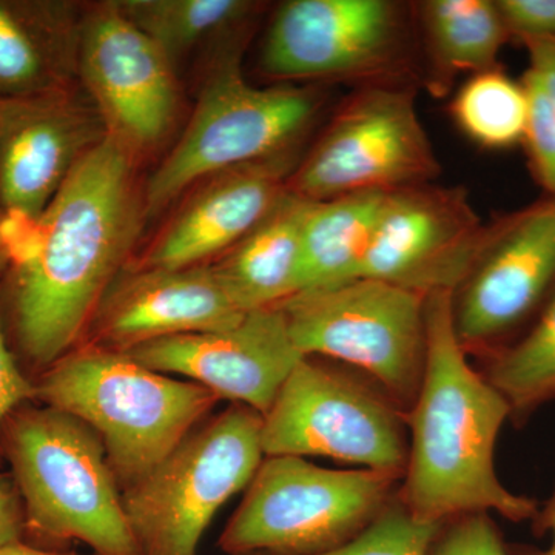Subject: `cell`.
<instances>
[{
  "label": "cell",
  "instance_id": "d6986e66",
  "mask_svg": "<svg viewBox=\"0 0 555 555\" xmlns=\"http://www.w3.org/2000/svg\"><path fill=\"white\" fill-rule=\"evenodd\" d=\"M79 30L68 3L0 0V100L69 89Z\"/></svg>",
  "mask_w": 555,
  "mask_h": 555
},
{
  "label": "cell",
  "instance_id": "7402d4cb",
  "mask_svg": "<svg viewBox=\"0 0 555 555\" xmlns=\"http://www.w3.org/2000/svg\"><path fill=\"white\" fill-rule=\"evenodd\" d=\"M389 193L366 190L313 201L302 230L298 294L357 278Z\"/></svg>",
  "mask_w": 555,
  "mask_h": 555
},
{
  "label": "cell",
  "instance_id": "f546056e",
  "mask_svg": "<svg viewBox=\"0 0 555 555\" xmlns=\"http://www.w3.org/2000/svg\"><path fill=\"white\" fill-rule=\"evenodd\" d=\"M35 400V379L28 378L17 363L0 308V429L16 409Z\"/></svg>",
  "mask_w": 555,
  "mask_h": 555
},
{
  "label": "cell",
  "instance_id": "ffe728a7",
  "mask_svg": "<svg viewBox=\"0 0 555 555\" xmlns=\"http://www.w3.org/2000/svg\"><path fill=\"white\" fill-rule=\"evenodd\" d=\"M312 203L287 189L238 244L211 262L243 312L275 308L298 294L302 230Z\"/></svg>",
  "mask_w": 555,
  "mask_h": 555
},
{
  "label": "cell",
  "instance_id": "e0dca14e",
  "mask_svg": "<svg viewBox=\"0 0 555 555\" xmlns=\"http://www.w3.org/2000/svg\"><path fill=\"white\" fill-rule=\"evenodd\" d=\"M210 264L119 275L91 321L93 345L127 352L155 339L224 331L243 320Z\"/></svg>",
  "mask_w": 555,
  "mask_h": 555
},
{
  "label": "cell",
  "instance_id": "5b68a950",
  "mask_svg": "<svg viewBox=\"0 0 555 555\" xmlns=\"http://www.w3.org/2000/svg\"><path fill=\"white\" fill-rule=\"evenodd\" d=\"M401 478L264 456L219 535L228 555H323L347 545L396 500Z\"/></svg>",
  "mask_w": 555,
  "mask_h": 555
},
{
  "label": "cell",
  "instance_id": "1f68e13d",
  "mask_svg": "<svg viewBox=\"0 0 555 555\" xmlns=\"http://www.w3.org/2000/svg\"><path fill=\"white\" fill-rule=\"evenodd\" d=\"M524 46L529 54L528 72L539 80L555 112V39L529 40Z\"/></svg>",
  "mask_w": 555,
  "mask_h": 555
},
{
  "label": "cell",
  "instance_id": "ba28073f",
  "mask_svg": "<svg viewBox=\"0 0 555 555\" xmlns=\"http://www.w3.org/2000/svg\"><path fill=\"white\" fill-rule=\"evenodd\" d=\"M262 415L233 403L192 434L144 480L122 491L141 555H196L218 511L264 460Z\"/></svg>",
  "mask_w": 555,
  "mask_h": 555
},
{
  "label": "cell",
  "instance_id": "d6a6232c",
  "mask_svg": "<svg viewBox=\"0 0 555 555\" xmlns=\"http://www.w3.org/2000/svg\"><path fill=\"white\" fill-rule=\"evenodd\" d=\"M532 532L535 537L551 535V543L546 547L525 545V543H507L511 555H555V488L553 494L543 505H539L534 518L531 520Z\"/></svg>",
  "mask_w": 555,
  "mask_h": 555
},
{
  "label": "cell",
  "instance_id": "5bb4252c",
  "mask_svg": "<svg viewBox=\"0 0 555 555\" xmlns=\"http://www.w3.org/2000/svg\"><path fill=\"white\" fill-rule=\"evenodd\" d=\"M488 229L465 189L425 184L396 190L357 278L422 295L454 294L476 262Z\"/></svg>",
  "mask_w": 555,
  "mask_h": 555
},
{
  "label": "cell",
  "instance_id": "4316f807",
  "mask_svg": "<svg viewBox=\"0 0 555 555\" xmlns=\"http://www.w3.org/2000/svg\"><path fill=\"white\" fill-rule=\"evenodd\" d=\"M524 83L529 102L524 144L537 181L555 196V112L532 73H525Z\"/></svg>",
  "mask_w": 555,
  "mask_h": 555
},
{
  "label": "cell",
  "instance_id": "cb8c5ba5",
  "mask_svg": "<svg viewBox=\"0 0 555 555\" xmlns=\"http://www.w3.org/2000/svg\"><path fill=\"white\" fill-rule=\"evenodd\" d=\"M528 109L524 80L517 82L500 68L470 76L451 102L459 129L489 150L511 149L524 142Z\"/></svg>",
  "mask_w": 555,
  "mask_h": 555
},
{
  "label": "cell",
  "instance_id": "4dcf8cb0",
  "mask_svg": "<svg viewBox=\"0 0 555 555\" xmlns=\"http://www.w3.org/2000/svg\"><path fill=\"white\" fill-rule=\"evenodd\" d=\"M25 537V516L16 485L0 476V550Z\"/></svg>",
  "mask_w": 555,
  "mask_h": 555
},
{
  "label": "cell",
  "instance_id": "ac0fdd59",
  "mask_svg": "<svg viewBox=\"0 0 555 555\" xmlns=\"http://www.w3.org/2000/svg\"><path fill=\"white\" fill-rule=\"evenodd\" d=\"M295 167L292 150L208 178L150 247L141 268H193L228 254L275 206Z\"/></svg>",
  "mask_w": 555,
  "mask_h": 555
},
{
  "label": "cell",
  "instance_id": "52a82bcc",
  "mask_svg": "<svg viewBox=\"0 0 555 555\" xmlns=\"http://www.w3.org/2000/svg\"><path fill=\"white\" fill-rule=\"evenodd\" d=\"M427 295L353 278L281 302L302 357L339 361L375 379L408 415L425 375Z\"/></svg>",
  "mask_w": 555,
  "mask_h": 555
},
{
  "label": "cell",
  "instance_id": "9c48e42d",
  "mask_svg": "<svg viewBox=\"0 0 555 555\" xmlns=\"http://www.w3.org/2000/svg\"><path fill=\"white\" fill-rule=\"evenodd\" d=\"M266 456H326L403 478L406 414L375 379L305 357L262 416Z\"/></svg>",
  "mask_w": 555,
  "mask_h": 555
},
{
  "label": "cell",
  "instance_id": "8992f818",
  "mask_svg": "<svg viewBox=\"0 0 555 555\" xmlns=\"http://www.w3.org/2000/svg\"><path fill=\"white\" fill-rule=\"evenodd\" d=\"M321 104L308 87L250 86L238 51H228L211 69L188 129L145 184V217L203 179L292 152Z\"/></svg>",
  "mask_w": 555,
  "mask_h": 555
},
{
  "label": "cell",
  "instance_id": "f1b7e54d",
  "mask_svg": "<svg viewBox=\"0 0 555 555\" xmlns=\"http://www.w3.org/2000/svg\"><path fill=\"white\" fill-rule=\"evenodd\" d=\"M509 33L521 43L555 39V0H496Z\"/></svg>",
  "mask_w": 555,
  "mask_h": 555
},
{
  "label": "cell",
  "instance_id": "d4e9b609",
  "mask_svg": "<svg viewBox=\"0 0 555 555\" xmlns=\"http://www.w3.org/2000/svg\"><path fill=\"white\" fill-rule=\"evenodd\" d=\"M118 5L171 61L208 36L246 21L257 7L244 0H124Z\"/></svg>",
  "mask_w": 555,
  "mask_h": 555
},
{
  "label": "cell",
  "instance_id": "277c9868",
  "mask_svg": "<svg viewBox=\"0 0 555 555\" xmlns=\"http://www.w3.org/2000/svg\"><path fill=\"white\" fill-rule=\"evenodd\" d=\"M36 401L76 416L100 436L122 491L144 480L221 400L127 353L91 343L40 372Z\"/></svg>",
  "mask_w": 555,
  "mask_h": 555
},
{
  "label": "cell",
  "instance_id": "30bf717a",
  "mask_svg": "<svg viewBox=\"0 0 555 555\" xmlns=\"http://www.w3.org/2000/svg\"><path fill=\"white\" fill-rule=\"evenodd\" d=\"M409 22L406 7L389 0H291L270 25L262 69L286 82L411 86Z\"/></svg>",
  "mask_w": 555,
  "mask_h": 555
},
{
  "label": "cell",
  "instance_id": "83f0119b",
  "mask_svg": "<svg viewBox=\"0 0 555 555\" xmlns=\"http://www.w3.org/2000/svg\"><path fill=\"white\" fill-rule=\"evenodd\" d=\"M429 555H511L494 518L488 513L465 514L444 521Z\"/></svg>",
  "mask_w": 555,
  "mask_h": 555
},
{
  "label": "cell",
  "instance_id": "603a6c76",
  "mask_svg": "<svg viewBox=\"0 0 555 555\" xmlns=\"http://www.w3.org/2000/svg\"><path fill=\"white\" fill-rule=\"evenodd\" d=\"M485 361L483 375L506 398L516 425L555 400V287L528 327Z\"/></svg>",
  "mask_w": 555,
  "mask_h": 555
},
{
  "label": "cell",
  "instance_id": "2e32d148",
  "mask_svg": "<svg viewBox=\"0 0 555 555\" xmlns=\"http://www.w3.org/2000/svg\"><path fill=\"white\" fill-rule=\"evenodd\" d=\"M107 131L72 87L0 100V208L36 222L69 173Z\"/></svg>",
  "mask_w": 555,
  "mask_h": 555
},
{
  "label": "cell",
  "instance_id": "6da1fadb",
  "mask_svg": "<svg viewBox=\"0 0 555 555\" xmlns=\"http://www.w3.org/2000/svg\"><path fill=\"white\" fill-rule=\"evenodd\" d=\"M145 218L137 155L105 134L28 229L0 286L10 345L40 372L90 326Z\"/></svg>",
  "mask_w": 555,
  "mask_h": 555
},
{
  "label": "cell",
  "instance_id": "7c38bea8",
  "mask_svg": "<svg viewBox=\"0 0 555 555\" xmlns=\"http://www.w3.org/2000/svg\"><path fill=\"white\" fill-rule=\"evenodd\" d=\"M555 287V196L489 224L480 254L452 294L469 356L488 360L528 327Z\"/></svg>",
  "mask_w": 555,
  "mask_h": 555
},
{
  "label": "cell",
  "instance_id": "44dd1931",
  "mask_svg": "<svg viewBox=\"0 0 555 555\" xmlns=\"http://www.w3.org/2000/svg\"><path fill=\"white\" fill-rule=\"evenodd\" d=\"M427 56L426 83L447 96L465 73L496 68L509 33L492 0H426L414 7Z\"/></svg>",
  "mask_w": 555,
  "mask_h": 555
},
{
  "label": "cell",
  "instance_id": "4fadbf2b",
  "mask_svg": "<svg viewBox=\"0 0 555 555\" xmlns=\"http://www.w3.org/2000/svg\"><path fill=\"white\" fill-rule=\"evenodd\" d=\"M173 61L119 9L105 3L80 22L78 73L105 131L134 155L169 134L179 107Z\"/></svg>",
  "mask_w": 555,
  "mask_h": 555
},
{
  "label": "cell",
  "instance_id": "3957f363",
  "mask_svg": "<svg viewBox=\"0 0 555 555\" xmlns=\"http://www.w3.org/2000/svg\"><path fill=\"white\" fill-rule=\"evenodd\" d=\"M25 516V542L61 550L82 542L94 555H141L100 436L76 416L24 404L0 429Z\"/></svg>",
  "mask_w": 555,
  "mask_h": 555
},
{
  "label": "cell",
  "instance_id": "8fae6325",
  "mask_svg": "<svg viewBox=\"0 0 555 555\" xmlns=\"http://www.w3.org/2000/svg\"><path fill=\"white\" fill-rule=\"evenodd\" d=\"M441 173L433 142L415 105L412 86L363 87L328 120L287 189L326 201L366 192L433 184Z\"/></svg>",
  "mask_w": 555,
  "mask_h": 555
},
{
  "label": "cell",
  "instance_id": "e575fe53",
  "mask_svg": "<svg viewBox=\"0 0 555 555\" xmlns=\"http://www.w3.org/2000/svg\"><path fill=\"white\" fill-rule=\"evenodd\" d=\"M0 555H79L76 553H68L62 550H49V547H40L31 545V543L20 540V542L11 543L0 550Z\"/></svg>",
  "mask_w": 555,
  "mask_h": 555
},
{
  "label": "cell",
  "instance_id": "484cf974",
  "mask_svg": "<svg viewBox=\"0 0 555 555\" xmlns=\"http://www.w3.org/2000/svg\"><path fill=\"white\" fill-rule=\"evenodd\" d=\"M440 525L416 520L396 496L366 531L323 555H429Z\"/></svg>",
  "mask_w": 555,
  "mask_h": 555
},
{
  "label": "cell",
  "instance_id": "9a60e30c",
  "mask_svg": "<svg viewBox=\"0 0 555 555\" xmlns=\"http://www.w3.org/2000/svg\"><path fill=\"white\" fill-rule=\"evenodd\" d=\"M131 360L160 374L179 375L246 404L264 416L301 353L280 306L250 310L224 331L155 339L127 350Z\"/></svg>",
  "mask_w": 555,
  "mask_h": 555
},
{
  "label": "cell",
  "instance_id": "836d02e7",
  "mask_svg": "<svg viewBox=\"0 0 555 555\" xmlns=\"http://www.w3.org/2000/svg\"><path fill=\"white\" fill-rule=\"evenodd\" d=\"M20 222L0 208V275H5L16 254Z\"/></svg>",
  "mask_w": 555,
  "mask_h": 555
},
{
  "label": "cell",
  "instance_id": "7a4b0ae2",
  "mask_svg": "<svg viewBox=\"0 0 555 555\" xmlns=\"http://www.w3.org/2000/svg\"><path fill=\"white\" fill-rule=\"evenodd\" d=\"M426 321V369L406 415L408 465L398 500L426 524L476 513L531 521L539 503L509 491L495 469L496 440L513 412L470 366L454 331L452 292L427 295Z\"/></svg>",
  "mask_w": 555,
  "mask_h": 555
}]
</instances>
